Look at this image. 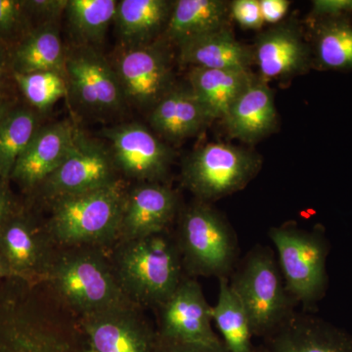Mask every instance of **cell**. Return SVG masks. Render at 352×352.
<instances>
[{"label":"cell","instance_id":"1","mask_svg":"<svg viewBox=\"0 0 352 352\" xmlns=\"http://www.w3.org/2000/svg\"><path fill=\"white\" fill-rule=\"evenodd\" d=\"M43 283L80 319L136 305L120 288L105 248L58 247Z\"/></svg>","mask_w":352,"mask_h":352},{"label":"cell","instance_id":"2","mask_svg":"<svg viewBox=\"0 0 352 352\" xmlns=\"http://www.w3.org/2000/svg\"><path fill=\"white\" fill-rule=\"evenodd\" d=\"M109 254L120 288L143 309L161 307L185 275L173 229L120 241Z\"/></svg>","mask_w":352,"mask_h":352},{"label":"cell","instance_id":"3","mask_svg":"<svg viewBox=\"0 0 352 352\" xmlns=\"http://www.w3.org/2000/svg\"><path fill=\"white\" fill-rule=\"evenodd\" d=\"M0 352H90L80 319L55 296L0 307Z\"/></svg>","mask_w":352,"mask_h":352},{"label":"cell","instance_id":"4","mask_svg":"<svg viewBox=\"0 0 352 352\" xmlns=\"http://www.w3.org/2000/svg\"><path fill=\"white\" fill-rule=\"evenodd\" d=\"M126 180L110 186L50 204L45 219L58 247L95 245L110 250L119 239L120 219L127 187Z\"/></svg>","mask_w":352,"mask_h":352},{"label":"cell","instance_id":"5","mask_svg":"<svg viewBox=\"0 0 352 352\" xmlns=\"http://www.w3.org/2000/svg\"><path fill=\"white\" fill-rule=\"evenodd\" d=\"M183 270L189 277L229 279L239 258V243L228 221L207 201L182 208L175 228Z\"/></svg>","mask_w":352,"mask_h":352},{"label":"cell","instance_id":"6","mask_svg":"<svg viewBox=\"0 0 352 352\" xmlns=\"http://www.w3.org/2000/svg\"><path fill=\"white\" fill-rule=\"evenodd\" d=\"M229 285L249 317L254 337H270L295 314L274 252L258 245L245 254Z\"/></svg>","mask_w":352,"mask_h":352},{"label":"cell","instance_id":"7","mask_svg":"<svg viewBox=\"0 0 352 352\" xmlns=\"http://www.w3.org/2000/svg\"><path fill=\"white\" fill-rule=\"evenodd\" d=\"M289 296L303 312H312L327 293V258L330 243L323 227L311 230L296 224L274 226L268 231Z\"/></svg>","mask_w":352,"mask_h":352},{"label":"cell","instance_id":"8","mask_svg":"<svg viewBox=\"0 0 352 352\" xmlns=\"http://www.w3.org/2000/svg\"><path fill=\"white\" fill-rule=\"evenodd\" d=\"M120 180L107 143L80 131L66 159L25 201L36 210L45 208L59 199L105 188Z\"/></svg>","mask_w":352,"mask_h":352},{"label":"cell","instance_id":"9","mask_svg":"<svg viewBox=\"0 0 352 352\" xmlns=\"http://www.w3.org/2000/svg\"><path fill=\"white\" fill-rule=\"evenodd\" d=\"M261 161L241 148L208 143L190 154L182 166V179L197 200H219L244 188L258 173Z\"/></svg>","mask_w":352,"mask_h":352},{"label":"cell","instance_id":"10","mask_svg":"<svg viewBox=\"0 0 352 352\" xmlns=\"http://www.w3.org/2000/svg\"><path fill=\"white\" fill-rule=\"evenodd\" d=\"M65 76L68 96L90 117H115L127 105L112 64L99 48L73 45L67 50Z\"/></svg>","mask_w":352,"mask_h":352},{"label":"cell","instance_id":"11","mask_svg":"<svg viewBox=\"0 0 352 352\" xmlns=\"http://www.w3.org/2000/svg\"><path fill=\"white\" fill-rule=\"evenodd\" d=\"M57 248L45 219L25 201L18 214L0 226V256L12 278L28 283L44 282Z\"/></svg>","mask_w":352,"mask_h":352},{"label":"cell","instance_id":"12","mask_svg":"<svg viewBox=\"0 0 352 352\" xmlns=\"http://www.w3.org/2000/svg\"><path fill=\"white\" fill-rule=\"evenodd\" d=\"M160 41L120 46L111 62L126 104L152 109L173 89V72Z\"/></svg>","mask_w":352,"mask_h":352},{"label":"cell","instance_id":"13","mask_svg":"<svg viewBox=\"0 0 352 352\" xmlns=\"http://www.w3.org/2000/svg\"><path fill=\"white\" fill-rule=\"evenodd\" d=\"M122 179L129 183L163 182L173 154L148 127L126 122L102 131Z\"/></svg>","mask_w":352,"mask_h":352},{"label":"cell","instance_id":"14","mask_svg":"<svg viewBox=\"0 0 352 352\" xmlns=\"http://www.w3.org/2000/svg\"><path fill=\"white\" fill-rule=\"evenodd\" d=\"M156 310L157 333L161 337L208 346L223 342L212 329V305L196 278L184 275L173 295Z\"/></svg>","mask_w":352,"mask_h":352},{"label":"cell","instance_id":"15","mask_svg":"<svg viewBox=\"0 0 352 352\" xmlns=\"http://www.w3.org/2000/svg\"><path fill=\"white\" fill-rule=\"evenodd\" d=\"M180 210L178 194L166 183H131L122 208L118 242L171 230Z\"/></svg>","mask_w":352,"mask_h":352},{"label":"cell","instance_id":"16","mask_svg":"<svg viewBox=\"0 0 352 352\" xmlns=\"http://www.w3.org/2000/svg\"><path fill=\"white\" fill-rule=\"evenodd\" d=\"M138 305L80 319L90 352H153L157 330Z\"/></svg>","mask_w":352,"mask_h":352},{"label":"cell","instance_id":"17","mask_svg":"<svg viewBox=\"0 0 352 352\" xmlns=\"http://www.w3.org/2000/svg\"><path fill=\"white\" fill-rule=\"evenodd\" d=\"M80 131L69 120L39 127L10 175L27 199L66 159Z\"/></svg>","mask_w":352,"mask_h":352},{"label":"cell","instance_id":"18","mask_svg":"<svg viewBox=\"0 0 352 352\" xmlns=\"http://www.w3.org/2000/svg\"><path fill=\"white\" fill-rule=\"evenodd\" d=\"M264 352H352V335L308 312L294 314L264 339Z\"/></svg>","mask_w":352,"mask_h":352},{"label":"cell","instance_id":"19","mask_svg":"<svg viewBox=\"0 0 352 352\" xmlns=\"http://www.w3.org/2000/svg\"><path fill=\"white\" fill-rule=\"evenodd\" d=\"M252 54L265 82L302 73L310 63L309 46L296 29L285 25L261 34Z\"/></svg>","mask_w":352,"mask_h":352},{"label":"cell","instance_id":"20","mask_svg":"<svg viewBox=\"0 0 352 352\" xmlns=\"http://www.w3.org/2000/svg\"><path fill=\"white\" fill-rule=\"evenodd\" d=\"M224 122L229 133L245 142H254L270 134L276 126L277 112L266 82L254 78L234 102Z\"/></svg>","mask_w":352,"mask_h":352},{"label":"cell","instance_id":"21","mask_svg":"<svg viewBox=\"0 0 352 352\" xmlns=\"http://www.w3.org/2000/svg\"><path fill=\"white\" fill-rule=\"evenodd\" d=\"M179 59L190 68L250 71L254 54L226 28L177 45Z\"/></svg>","mask_w":352,"mask_h":352},{"label":"cell","instance_id":"22","mask_svg":"<svg viewBox=\"0 0 352 352\" xmlns=\"http://www.w3.org/2000/svg\"><path fill=\"white\" fill-rule=\"evenodd\" d=\"M212 120L190 88H173L151 109L149 116L155 131L170 140L190 138Z\"/></svg>","mask_w":352,"mask_h":352},{"label":"cell","instance_id":"23","mask_svg":"<svg viewBox=\"0 0 352 352\" xmlns=\"http://www.w3.org/2000/svg\"><path fill=\"white\" fill-rule=\"evenodd\" d=\"M67 48L58 23L36 25L10 50L12 74L57 72L65 76Z\"/></svg>","mask_w":352,"mask_h":352},{"label":"cell","instance_id":"24","mask_svg":"<svg viewBox=\"0 0 352 352\" xmlns=\"http://www.w3.org/2000/svg\"><path fill=\"white\" fill-rule=\"evenodd\" d=\"M173 6L168 0H120L113 21L120 46L156 41L168 25Z\"/></svg>","mask_w":352,"mask_h":352},{"label":"cell","instance_id":"25","mask_svg":"<svg viewBox=\"0 0 352 352\" xmlns=\"http://www.w3.org/2000/svg\"><path fill=\"white\" fill-rule=\"evenodd\" d=\"M188 80L190 89L210 118L224 120L254 78L250 71L190 68Z\"/></svg>","mask_w":352,"mask_h":352},{"label":"cell","instance_id":"26","mask_svg":"<svg viewBox=\"0 0 352 352\" xmlns=\"http://www.w3.org/2000/svg\"><path fill=\"white\" fill-rule=\"evenodd\" d=\"M226 2L220 0H177L173 2L168 25L162 36L177 44L223 29Z\"/></svg>","mask_w":352,"mask_h":352},{"label":"cell","instance_id":"27","mask_svg":"<svg viewBox=\"0 0 352 352\" xmlns=\"http://www.w3.org/2000/svg\"><path fill=\"white\" fill-rule=\"evenodd\" d=\"M219 281V298L212 307V319L221 333L229 352H258L252 344L251 323L239 298L230 288L229 279Z\"/></svg>","mask_w":352,"mask_h":352},{"label":"cell","instance_id":"28","mask_svg":"<svg viewBox=\"0 0 352 352\" xmlns=\"http://www.w3.org/2000/svg\"><path fill=\"white\" fill-rule=\"evenodd\" d=\"M117 0H68L67 23L76 45L98 48L115 21Z\"/></svg>","mask_w":352,"mask_h":352},{"label":"cell","instance_id":"29","mask_svg":"<svg viewBox=\"0 0 352 352\" xmlns=\"http://www.w3.org/2000/svg\"><path fill=\"white\" fill-rule=\"evenodd\" d=\"M314 54L322 69L351 71L352 23L349 18L316 21Z\"/></svg>","mask_w":352,"mask_h":352},{"label":"cell","instance_id":"30","mask_svg":"<svg viewBox=\"0 0 352 352\" xmlns=\"http://www.w3.org/2000/svg\"><path fill=\"white\" fill-rule=\"evenodd\" d=\"M38 112L18 105L0 122V178L10 180L14 166L41 126Z\"/></svg>","mask_w":352,"mask_h":352},{"label":"cell","instance_id":"31","mask_svg":"<svg viewBox=\"0 0 352 352\" xmlns=\"http://www.w3.org/2000/svg\"><path fill=\"white\" fill-rule=\"evenodd\" d=\"M12 80L28 106L38 113L47 112L60 99L68 96L66 76L57 72L12 74Z\"/></svg>","mask_w":352,"mask_h":352},{"label":"cell","instance_id":"32","mask_svg":"<svg viewBox=\"0 0 352 352\" xmlns=\"http://www.w3.org/2000/svg\"><path fill=\"white\" fill-rule=\"evenodd\" d=\"M32 28L24 0H0V43L11 50Z\"/></svg>","mask_w":352,"mask_h":352},{"label":"cell","instance_id":"33","mask_svg":"<svg viewBox=\"0 0 352 352\" xmlns=\"http://www.w3.org/2000/svg\"><path fill=\"white\" fill-rule=\"evenodd\" d=\"M28 13L34 27L58 23L66 11L68 0H24Z\"/></svg>","mask_w":352,"mask_h":352},{"label":"cell","instance_id":"34","mask_svg":"<svg viewBox=\"0 0 352 352\" xmlns=\"http://www.w3.org/2000/svg\"><path fill=\"white\" fill-rule=\"evenodd\" d=\"M230 11L234 19L245 29L258 30L263 27L264 21L258 0H236L231 4Z\"/></svg>","mask_w":352,"mask_h":352},{"label":"cell","instance_id":"35","mask_svg":"<svg viewBox=\"0 0 352 352\" xmlns=\"http://www.w3.org/2000/svg\"><path fill=\"white\" fill-rule=\"evenodd\" d=\"M311 15L314 19L349 18L352 16V0H314Z\"/></svg>","mask_w":352,"mask_h":352},{"label":"cell","instance_id":"36","mask_svg":"<svg viewBox=\"0 0 352 352\" xmlns=\"http://www.w3.org/2000/svg\"><path fill=\"white\" fill-rule=\"evenodd\" d=\"M157 330V329H156ZM153 352H229L222 342L215 346L166 339L157 335Z\"/></svg>","mask_w":352,"mask_h":352},{"label":"cell","instance_id":"37","mask_svg":"<svg viewBox=\"0 0 352 352\" xmlns=\"http://www.w3.org/2000/svg\"><path fill=\"white\" fill-rule=\"evenodd\" d=\"M10 180L0 178V226L22 210L25 201H20L10 188Z\"/></svg>","mask_w":352,"mask_h":352},{"label":"cell","instance_id":"38","mask_svg":"<svg viewBox=\"0 0 352 352\" xmlns=\"http://www.w3.org/2000/svg\"><path fill=\"white\" fill-rule=\"evenodd\" d=\"M259 4L264 22L270 24H275L283 19L289 6V2L287 0H261Z\"/></svg>","mask_w":352,"mask_h":352},{"label":"cell","instance_id":"39","mask_svg":"<svg viewBox=\"0 0 352 352\" xmlns=\"http://www.w3.org/2000/svg\"><path fill=\"white\" fill-rule=\"evenodd\" d=\"M19 105L9 85L0 87V122Z\"/></svg>","mask_w":352,"mask_h":352},{"label":"cell","instance_id":"40","mask_svg":"<svg viewBox=\"0 0 352 352\" xmlns=\"http://www.w3.org/2000/svg\"><path fill=\"white\" fill-rule=\"evenodd\" d=\"M12 80V71L10 65V48L0 43V87L8 85Z\"/></svg>","mask_w":352,"mask_h":352},{"label":"cell","instance_id":"41","mask_svg":"<svg viewBox=\"0 0 352 352\" xmlns=\"http://www.w3.org/2000/svg\"><path fill=\"white\" fill-rule=\"evenodd\" d=\"M8 278H12V274H11L10 270H9L4 259L0 256V281L8 279Z\"/></svg>","mask_w":352,"mask_h":352},{"label":"cell","instance_id":"42","mask_svg":"<svg viewBox=\"0 0 352 352\" xmlns=\"http://www.w3.org/2000/svg\"><path fill=\"white\" fill-rule=\"evenodd\" d=\"M258 352H264L263 349H259Z\"/></svg>","mask_w":352,"mask_h":352}]
</instances>
